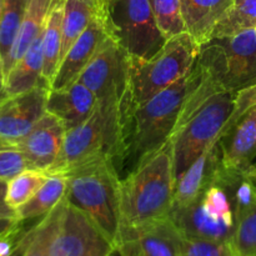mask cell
<instances>
[{"label":"cell","instance_id":"obj_1","mask_svg":"<svg viewBox=\"0 0 256 256\" xmlns=\"http://www.w3.org/2000/svg\"><path fill=\"white\" fill-rule=\"evenodd\" d=\"M189 74L135 108L120 105V145L116 169L129 174L172 136L188 92Z\"/></svg>","mask_w":256,"mask_h":256},{"label":"cell","instance_id":"obj_2","mask_svg":"<svg viewBox=\"0 0 256 256\" xmlns=\"http://www.w3.org/2000/svg\"><path fill=\"white\" fill-rule=\"evenodd\" d=\"M172 144L140 162L120 182V232L136 229L168 218L174 198Z\"/></svg>","mask_w":256,"mask_h":256},{"label":"cell","instance_id":"obj_3","mask_svg":"<svg viewBox=\"0 0 256 256\" xmlns=\"http://www.w3.org/2000/svg\"><path fill=\"white\" fill-rule=\"evenodd\" d=\"M68 202L89 216L116 244L120 230L122 176L112 156H102L66 174ZM116 248V246H115Z\"/></svg>","mask_w":256,"mask_h":256},{"label":"cell","instance_id":"obj_4","mask_svg":"<svg viewBox=\"0 0 256 256\" xmlns=\"http://www.w3.org/2000/svg\"><path fill=\"white\" fill-rule=\"evenodd\" d=\"M200 48L189 32H182L166 40L150 59L128 58L126 88L120 105L135 108L189 74Z\"/></svg>","mask_w":256,"mask_h":256},{"label":"cell","instance_id":"obj_5","mask_svg":"<svg viewBox=\"0 0 256 256\" xmlns=\"http://www.w3.org/2000/svg\"><path fill=\"white\" fill-rule=\"evenodd\" d=\"M120 100L98 102L94 112L84 122L66 130L62 150L48 174H66L106 155L116 162L122 130Z\"/></svg>","mask_w":256,"mask_h":256},{"label":"cell","instance_id":"obj_6","mask_svg":"<svg viewBox=\"0 0 256 256\" xmlns=\"http://www.w3.org/2000/svg\"><path fill=\"white\" fill-rule=\"evenodd\" d=\"M234 98V92H218L175 126L169 139L175 182L200 155L219 142L232 114Z\"/></svg>","mask_w":256,"mask_h":256},{"label":"cell","instance_id":"obj_7","mask_svg":"<svg viewBox=\"0 0 256 256\" xmlns=\"http://www.w3.org/2000/svg\"><path fill=\"white\" fill-rule=\"evenodd\" d=\"M109 36L129 56L150 59L166 42L150 0H102Z\"/></svg>","mask_w":256,"mask_h":256},{"label":"cell","instance_id":"obj_8","mask_svg":"<svg viewBox=\"0 0 256 256\" xmlns=\"http://www.w3.org/2000/svg\"><path fill=\"white\" fill-rule=\"evenodd\" d=\"M116 248L102 230L65 199L49 256H114Z\"/></svg>","mask_w":256,"mask_h":256},{"label":"cell","instance_id":"obj_9","mask_svg":"<svg viewBox=\"0 0 256 256\" xmlns=\"http://www.w3.org/2000/svg\"><path fill=\"white\" fill-rule=\"evenodd\" d=\"M129 55L109 36L99 46L78 82L89 88L102 100H120L126 88Z\"/></svg>","mask_w":256,"mask_h":256},{"label":"cell","instance_id":"obj_10","mask_svg":"<svg viewBox=\"0 0 256 256\" xmlns=\"http://www.w3.org/2000/svg\"><path fill=\"white\" fill-rule=\"evenodd\" d=\"M216 48L222 84L234 92L249 86L256 80V34L248 29L230 36L212 39Z\"/></svg>","mask_w":256,"mask_h":256},{"label":"cell","instance_id":"obj_11","mask_svg":"<svg viewBox=\"0 0 256 256\" xmlns=\"http://www.w3.org/2000/svg\"><path fill=\"white\" fill-rule=\"evenodd\" d=\"M49 86H39L8 96L0 102V145L16 146L46 112Z\"/></svg>","mask_w":256,"mask_h":256},{"label":"cell","instance_id":"obj_12","mask_svg":"<svg viewBox=\"0 0 256 256\" xmlns=\"http://www.w3.org/2000/svg\"><path fill=\"white\" fill-rule=\"evenodd\" d=\"M184 236L169 218L136 229L122 230L116 240L118 256H182Z\"/></svg>","mask_w":256,"mask_h":256},{"label":"cell","instance_id":"obj_13","mask_svg":"<svg viewBox=\"0 0 256 256\" xmlns=\"http://www.w3.org/2000/svg\"><path fill=\"white\" fill-rule=\"evenodd\" d=\"M106 36L108 29L102 2V8L92 20L89 26L85 29V32L80 35L79 39L72 45V48L62 59L49 89H60L78 82L82 70L86 68Z\"/></svg>","mask_w":256,"mask_h":256},{"label":"cell","instance_id":"obj_14","mask_svg":"<svg viewBox=\"0 0 256 256\" xmlns=\"http://www.w3.org/2000/svg\"><path fill=\"white\" fill-rule=\"evenodd\" d=\"M65 132L64 124L52 114L45 112L16 148L24 154L30 169L48 172L58 159Z\"/></svg>","mask_w":256,"mask_h":256},{"label":"cell","instance_id":"obj_15","mask_svg":"<svg viewBox=\"0 0 256 256\" xmlns=\"http://www.w3.org/2000/svg\"><path fill=\"white\" fill-rule=\"evenodd\" d=\"M222 170V155L218 142L200 155L175 182L172 208L184 206L199 200L209 188L218 184Z\"/></svg>","mask_w":256,"mask_h":256},{"label":"cell","instance_id":"obj_16","mask_svg":"<svg viewBox=\"0 0 256 256\" xmlns=\"http://www.w3.org/2000/svg\"><path fill=\"white\" fill-rule=\"evenodd\" d=\"M222 165L230 172H242L256 156V106L248 110L219 140Z\"/></svg>","mask_w":256,"mask_h":256},{"label":"cell","instance_id":"obj_17","mask_svg":"<svg viewBox=\"0 0 256 256\" xmlns=\"http://www.w3.org/2000/svg\"><path fill=\"white\" fill-rule=\"evenodd\" d=\"M98 99L94 92L80 82L60 89H49L46 112L56 116L70 130L84 122L94 112Z\"/></svg>","mask_w":256,"mask_h":256},{"label":"cell","instance_id":"obj_18","mask_svg":"<svg viewBox=\"0 0 256 256\" xmlns=\"http://www.w3.org/2000/svg\"><path fill=\"white\" fill-rule=\"evenodd\" d=\"M168 218L188 239L230 242L235 228L212 219L202 208V198L192 204L172 208Z\"/></svg>","mask_w":256,"mask_h":256},{"label":"cell","instance_id":"obj_19","mask_svg":"<svg viewBox=\"0 0 256 256\" xmlns=\"http://www.w3.org/2000/svg\"><path fill=\"white\" fill-rule=\"evenodd\" d=\"M186 32L202 46L212 39L220 20L225 16L234 0H180Z\"/></svg>","mask_w":256,"mask_h":256},{"label":"cell","instance_id":"obj_20","mask_svg":"<svg viewBox=\"0 0 256 256\" xmlns=\"http://www.w3.org/2000/svg\"><path fill=\"white\" fill-rule=\"evenodd\" d=\"M42 72V32L32 42L25 54L12 65V69L5 75V90H6L8 96L22 94L39 86L40 84H44Z\"/></svg>","mask_w":256,"mask_h":256},{"label":"cell","instance_id":"obj_21","mask_svg":"<svg viewBox=\"0 0 256 256\" xmlns=\"http://www.w3.org/2000/svg\"><path fill=\"white\" fill-rule=\"evenodd\" d=\"M54 2L55 0H30L28 2L16 39L4 62V76L42 32Z\"/></svg>","mask_w":256,"mask_h":256},{"label":"cell","instance_id":"obj_22","mask_svg":"<svg viewBox=\"0 0 256 256\" xmlns=\"http://www.w3.org/2000/svg\"><path fill=\"white\" fill-rule=\"evenodd\" d=\"M64 0H55L42 30V82L50 86L62 62Z\"/></svg>","mask_w":256,"mask_h":256},{"label":"cell","instance_id":"obj_23","mask_svg":"<svg viewBox=\"0 0 256 256\" xmlns=\"http://www.w3.org/2000/svg\"><path fill=\"white\" fill-rule=\"evenodd\" d=\"M102 0H64L62 59L89 26L102 8Z\"/></svg>","mask_w":256,"mask_h":256},{"label":"cell","instance_id":"obj_24","mask_svg":"<svg viewBox=\"0 0 256 256\" xmlns=\"http://www.w3.org/2000/svg\"><path fill=\"white\" fill-rule=\"evenodd\" d=\"M66 192V176L64 174H49L46 182L36 194L16 210L20 222L46 215L62 200Z\"/></svg>","mask_w":256,"mask_h":256},{"label":"cell","instance_id":"obj_25","mask_svg":"<svg viewBox=\"0 0 256 256\" xmlns=\"http://www.w3.org/2000/svg\"><path fill=\"white\" fill-rule=\"evenodd\" d=\"M48 174L44 170L28 169L22 170L14 178L6 182V192H5V202L12 208L16 210L26 204L32 196L38 192V190L46 182Z\"/></svg>","mask_w":256,"mask_h":256},{"label":"cell","instance_id":"obj_26","mask_svg":"<svg viewBox=\"0 0 256 256\" xmlns=\"http://www.w3.org/2000/svg\"><path fill=\"white\" fill-rule=\"evenodd\" d=\"M256 28V0H234L225 16L216 25L212 39L230 36Z\"/></svg>","mask_w":256,"mask_h":256},{"label":"cell","instance_id":"obj_27","mask_svg":"<svg viewBox=\"0 0 256 256\" xmlns=\"http://www.w3.org/2000/svg\"><path fill=\"white\" fill-rule=\"evenodd\" d=\"M65 204V196L62 202L50 212L42 216V219L35 226L30 229V239L22 256H49L50 246L58 230L62 208Z\"/></svg>","mask_w":256,"mask_h":256},{"label":"cell","instance_id":"obj_28","mask_svg":"<svg viewBox=\"0 0 256 256\" xmlns=\"http://www.w3.org/2000/svg\"><path fill=\"white\" fill-rule=\"evenodd\" d=\"M230 246L234 256H256V204L235 215Z\"/></svg>","mask_w":256,"mask_h":256},{"label":"cell","instance_id":"obj_29","mask_svg":"<svg viewBox=\"0 0 256 256\" xmlns=\"http://www.w3.org/2000/svg\"><path fill=\"white\" fill-rule=\"evenodd\" d=\"M158 28L166 40L186 32L180 0H150Z\"/></svg>","mask_w":256,"mask_h":256},{"label":"cell","instance_id":"obj_30","mask_svg":"<svg viewBox=\"0 0 256 256\" xmlns=\"http://www.w3.org/2000/svg\"><path fill=\"white\" fill-rule=\"evenodd\" d=\"M24 10L22 0H4V12L0 22V54L4 62L16 39Z\"/></svg>","mask_w":256,"mask_h":256},{"label":"cell","instance_id":"obj_31","mask_svg":"<svg viewBox=\"0 0 256 256\" xmlns=\"http://www.w3.org/2000/svg\"><path fill=\"white\" fill-rule=\"evenodd\" d=\"M202 204L205 212L215 220L235 226V215L228 192L219 185H212L202 196Z\"/></svg>","mask_w":256,"mask_h":256},{"label":"cell","instance_id":"obj_32","mask_svg":"<svg viewBox=\"0 0 256 256\" xmlns=\"http://www.w3.org/2000/svg\"><path fill=\"white\" fill-rule=\"evenodd\" d=\"M182 256H234V252L230 242L184 238Z\"/></svg>","mask_w":256,"mask_h":256},{"label":"cell","instance_id":"obj_33","mask_svg":"<svg viewBox=\"0 0 256 256\" xmlns=\"http://www.w3.org/2000/svg\"><path fill=\"white\" fill-rule=\"evenodd\" d=\"M24 154L16 146L0 148V180L8 182L22 170L28 169Z\"/></svg>","mask_w":256,"mask_h":256},{"label":"cell","instance_id":"obj_34","mask_svg":"<svg viewBox=\"0 0 256 256\" xmlns=\"http://www.w3.org/2000/svg\"><path fill=\"white\" fill-rule=\"evenodd\" d=\"M254 106H256V80L252 84H250L249 86L244 88V89L235 94L234 106H232V114H230L229 119H228L226 124H225L222 134L226 130H229L248 110Z\"/></svg>","mask_w":256,"mask_h":256},{"label":"cell","instance_id":"obj_35","mask_svg":"<svg viewBox=\"0 0 256 256\" xmlns=\"http://www.w3.org/2000/svg\"><path fill=\"white\" fill-rule=\"evenodd\" d=\"M25 232H22L19 229L16 232H12V234L6 235L4 238H0V256H8L10 252L14 250V248L16 246V244L19 242L20 238L22 236Z\"/></svg>","mask_w":256,"mask_h":256},{"label":"cell","instance_id":"obj_36","mask_svg":"<svg viewBox=\"0 0 256 256\" xmlns=\"http://www.w3.org/2000/svg\"><path fill=\"white\" fill-rule=\"evenodd\" d=\"M5 192H6V182H0V219H4V218L16 219L15 210H12L5 202Z\"/></svg>","mask_w":256,"mask_h":256},{"label":"cell","instance_id":"obj_37","mask_svg":"<svg viewBox=\"0 0 256 256\" xmlns=\"http://www.w3.org/2000/svg\"><path fill=\"white\" fill-rule=\"evenodd\" d=\"M22 222L15 218H4L0 219V238H4L12 232H16Z\"/></svg>","mask_w":256,"mask_h":256},{"label":"cell","instance_id":"obj_38","mask_svg":"<svg viewBox=\"0 0 256 256\" xmlns=\"http://www.w3.org/2000/svg\"><path fill=\"white\" fill-rule=\"evenodd\" d=\"M29 239H30V230H28V232H25L24 234H22V236L20 238V240H19V242L16 244V246L14 248V250H12V252H10L8 256H22L24 255V252H25V249H26Z\"/></svg>","mask_w":256,"mask_h":256},{"label":"cell","instance_id":"obj_39","mask_svg":"<svg viewBox=\"0 0 256 256\" xmlns=\"http://www.w3.org/2000/svg\"><path fill=\"white\" fill-rule=\"evenodd\" d=\"M244 172V175L248 178V179L252 180V182L256 185V164H252L246 170H245V172Z\"/></svg>","mask_w":256,"mask_h":256},{"label":"cell","instance_id":"obj_40","mask_svg":"<svg viewBox=\"0 0 256 256\" xmlns=\"http://www.w3.org/2000/svg\"><path fill=\"white\" fill-rule=\"evenodd\" d=\"M6 90H5V76L2 72H0V102L6 99Z\"/></svg>","mask_w":256,"mask_h":256},{"label":"cell","instance_id":"obj_41","mask_svg":"<svg viewBox=\"0 0 256 256\" xmlns=\"http://www.w3.org/2000/svg\"><path fill=\"white\" fill-rule=\"evenodd\" d=\"M2 12H4V0H0V22H2Z\"/></svg>","mask_w":256,"mask_h":256},{"label":"cell","instance_id":"obj_42","mask_svg":"<svg viewBox=\"0 0 256 256\" xmlns=\"http://www.w3.org/2000/svg\"><path fill=\"white\" fill-rule=\"evenodd\" d=\"M2 70H4V59H2V54H0V72H2ZM4 74V72H2Z\"/></svg>","mask_w":256,"mask_h":256},{"label":"cell","instance_id":"obj_43","mask_svg":"<svg viewBox=\"0 0 256 256\" xmlns=\"http://www.w3.org/2000/svg\"><path fill=\"white\" fill-rule=\"evenodd\" d=\"M30 2V0H22V2H24V5H25V6H26V5H28V2Z\"/></svg>","mask_w":256,"mask_h":256},{"label":"cell","instance_id":"obj_44","mask_svg":"<svg viewBox=\"0 0 256 256\" xmlns=\"http://www.w3.org/2000/svg\"><path fill=\"white\" fill-rule=\"evenodd\" d=\"M255 34H256V28H255Z\"/></svg>","mask_w":256,"mask_h":256},{"label":"cell","instance_id":"obj_45","mask_svg":"<svg viewBox=\"0 0 256 256\" xmlns=\"http://www.w3.org/2000/svg\"><path fill=\"white\" fill-rule=\"evenodd\" d=\"M0 148H2V145H0Z\"/></svg>","mask_w":256,"mask_h":256},{"label":"cell","instance_id":"obj_46","mask_svg":"<svg viewBox=\"0 0 256 256\" xmlns=\"http://www.w3.org/2000/svg\"><path fill=\"white\" fill-rule=\"evenodd\" d=\"M0 182H2V180H0Z\"/></svg>","mask_w":256,"mask_h":256}]
</instances>
